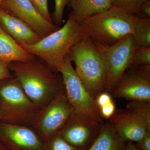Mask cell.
Masks as SVG:
<instances>
[{
	"label": "cell",
	"instance_id": "6da1fadb",
	"mask_svg": "<svg viewBox=\"0 0 150 150\" xmlns=\"http://www.w3.org/2000/svg\"><path fill=\"white\" fill-rule=\"evenodd\" d=\"M9 67L27 96L39 108L64 88L62 75L36 60L12 62Z\"/></svg>",
	"mask_w": 150,
	"mask_h": 150
},
{
	"label": "cell",
	"instance_id": "7a4b0ae2",
	"mask_svg": "<svg viewBox=\"0 0 150 150\" xmlns=\"http://www.w3.org/2000/svg\"><path fill=\"white\" fill-rule=\"evenodd\" d=\"M138 16L113 6L86 19L80 24L84 35L95 43L110 46L127 35L133 34Z\"/></svg>",
	"mask_w": 150,
	"mask_h": 150
},
{
	"label": "cell",
	"instance_id": "3957f363",
	"mask_svg": "<svg viewBox=\"0 0 150 150\" xmlns=\"http://www.w3.org/2000/svg\"><path fill=\"white\" fill-rule=\"evenodd\" d=\"M84 36L80 24L72 11L64 25L33 45H21L25 51L43 60L48 68L59 73L60 67L71 48Z\"/></svg>",
	"mask_w": 150,
	"mask_h": 150
},
{
	"label": "cell",
	"instance_id": "277c9868",
	"mask_svg": "<svg viewBox=\"0 0 150 150\" xmlns=\"http://www.w3.org/2000/svg\"><path fill=\"white\" fill-rule=\"evenodd\" d=\"M68 56L75 64L78 77L95 99L105 91L107 80L106 64L95 43L84 35L71 48Z\"/></svg>",
	"mask_w": 150,
	"mask_h": 150
},
{
	"label": "cell",
	"instance_id": "5b68a950",
	"mask_svg": "<svg viewBox=\"0 0 150 150\" xmlns=\"http://www.w3.org/2000/svg\"><path fill=\"white\" fill-rule=\"evenodd\" d=\"M40 108L13 76L0 81V118L7 123L31 126Z\"/></svg>",
	"mask_w": 150,
	"mask_h": 150
},
{
	"label": "cell",
	"instance_id": "8992f818",
	"mask_svg": "<svg viewBox=\"0 0 150 150\" xmlns=\"http://www.w3.org/2000/svg\"><path fill=\"white\" fill-rule=\"evenodd\" d=\"M66 96L76 114L103 124V118L100 114L96 100L92 96L75 72L72 62L67 55L60 67Z\"/></svg>",
	"mask_w": 150,
	"mask_h": 150
},
{
	"label": "cell",
	"instance_id": "52a82bcc",
	"mask_svg": "<svg viewBox=\"0 0 150 150\" xmlns=\"http://www.w3.org/2000/svg\"><path fill=\"white\" fill-rule=\"evenodd\" d=\"M74 113L64 88L40 108L31 126L44 142L58 133Z\"/></svg>",
	"mask_w": 150,
	"mask_h": 150
},
{
	"label": "cell",
	"instance_id": "ba28073f",
	"mask_svg": "<svg viewBox=\"0 0 150 150\" xmlns=\"http://www.w3.org/2000/svg\"><path fill=\"white\" fill-rule=\"evenodd\" d=\"M95 43L107 68V80L105 91L110 93L131 66L133 55L137 48L134 44V36L133 34L127 35L118 43L110 46Z\"/></svg>",
	"mask_w": 150,
	"mask_h": 150
},
{
	"label": "cell",
	"instance_id": "9c48e42d",
	"mask_svg": "<svg viewBox=\"0 0 150 150\" xmlns=\"http://www.w3.org/2000/svg\"><path fill=\"white\" fill-rule=\"evenodd\" d=\"M113 96L130 101L150 102V65L131 67L112 92Z\"/></svg>",
	"mask_w": 150,
	"mask_h": 150
},
{
	"label": "cell",
	"instance_id": "30bf717a",
	"mask_svg": "<svg viewBox=\"0 0 150 150\" xmlns=\"http://www.w3.org/2000/svg\"><path fill=\"white\" fill-rule=\"evenodd\" d=\"M103 124L74 112L58 133L74 147L87 150L99 134Z\"/></svg>",
	"mask_w": 150,
	"mask_h": 150
},
{
	"label": "cell",
	"instance_id": "8fae6325",
	"mask_svg": "<svg viewBox=\"0 0 150 150\" xmlns=\"http://www.w3.org/2000/svg\"><path fill=\"white\" fill-rule=\"evenodd\" d=\"M0 142L7 150H43L44 142L28 126L0 121Z\"/></svg>",
	"mask_w": 150,
	"mask_h": 150
},
{
	"label": "cell",
	"instance_id": "7c38bea8",
	"mask_svg": "<svg viewBox=\"0 0 150 150\" xmlns=\"http://www.w3.org/2000/svg\"><path fill=\"white\" fill-rule=\"evenodd\" d=\"M1 8L24 22L42 38L61 28L42 16L29 0H3Z\"/></svg>",
	"mask_w": 150,
	"mask_h": 150
},
{
	"label": "cell",
	"instance_id": "4fadbf2b",
	"mask_svg": "<svg viewBox=\"0 0 150 150\" xmlns=\"http://www.w3.org/2000/svg\"><path fill=\"white\" fill-rule=\"evenodd\" d=\"M109 122L119 137L126 142L137 143L150 132L139 119L126 109L115 110Z\"/></svg>",
	"mask_w": 150,
	"mask_h": 150
},
{
	"label": "cell",
	"instance_id": "5bb4252c",
	"mask_svg": "<svg viewBox=\"0 0 150 150\" xmlns=\"http://www.w3.org/2000/svg\"><path fill=\"white\" fill-rule=\"evenodd\" d=\"M0 26L20 45H33L42 38L24 22L1 8Z\"/></svg>",
	"mask_w": 150,
	"mask_h": 150
},
{
	"label": "cell",
	"instance_id": "9a60e30c",
	"mask_svg": "<svg viewBox=\"0 0 150 150\" xmlns=\"http://www.w3.org/2000/svg\"><path fill=\"white\" fill-rule=\"evenodd\" d=\"M35 60V56L25 51L0 26V61L11 64Z\"/></svg>",
	"mask_w": 150,
	"mask_h": 150
},
{
	"label": "cell",
	"instance_id": "2e32d148",
	"mask_svg": "<svg viewBox=\"0 0 150 150\" xmlns=\"http://www.w3.org/2000/svg\"><path fill=\"white\" fill-rule=\"evenodd\" d=\"M69 6L76 21L80 24L86 19L109 9L111 0H69Z\"/></svg>",
	"mask_w": 150,
	"mask_h": 150
},
{
	"label": "cell",
	"instance_id": "e0dca14e",
	"mask_svg": "<svg viewBox=\"0 0 150 150\" xmlns=\"http://www.w3.org/2000/svg\"><path fill=\"white\" fill-rule=\"evenodd\" d=\"M126 144L108 122L103 124L99 134L87 150H125Z\"/></svg>",
	"mask_w": 150,
	"mask_h": 150
},
{
	"label": "cell",
	"instance_id": "ac0fdd59",
	"mask_svg": "<svg viewBox=\"0 0 150 150\" xmlns=\"http://www.w3.org/2000/svg\"><path fill=\"white\" fill-rule=\"evenodd\" d=\"M133 35L136 48L150 47V18L138 16Z\"/></svg>",
	"mask_w": 150,
	"mask_h": 150
},
{
	"label": "cell",
	"instance_id": "d6986e66",
	"mask_svg": "<svg viewBox=\"0 0 150 150\" xmlns=\"http://www.w3.org/2000/svg\"><path fill=\"white\" fill-rule=\"evenodd\" d=\"M126 109L139 119L150 131V102L130 101L126 105Z\"/></svg>",
	"mask_w": 150,
	"mask_h": 150
},
{
	"label": "cell",
	"instance_id": "ffe728a7",
	"mask_svg": "<svg viewBox=\"0 0 150 150\" xmlns=\"http://www.w3.org/2000/svg\"><path fill=\"white\" fill-rule=\"evenodd\" d=\"M43 150H80L69 144L58 133L44 142Z\"/></svg>",
	"mask_w": 150,
	"mask_h": 150
},
{
	"label": "cell",
	"instance_id": "44dd1931",
	"mask_svg": "<svg viewBox=\"0 0 150 150\" xmlns=\"http://www.w3.org/2000/svg\"><path fill=\"white\" fill-rule=\"evenodd\" d=\"M145 65H150V47L136 48L130 67Z\"/></svg>",
	"mask_w": 150,
	"mask_h": 150
},
{
	"label": "cell",
	"instance_id": "7402d4cb",
	"mask_svg": "<svg viewBox=\"0 0 150 150\" xmlns=\"http://www.w3.org/2000/svg\"><path fill=\"white\" fill-rule=\"evenodd\" d=\"M113 6L121 8L136 14L139 15L140 7L149 0H111Z\"/></svg>",
	"mask_w": 150,
	"mask_h": 150
},
{
	"label": "cell",
	"instance_id": "603a6c76",
	"mask_svg": "<svg viewBox=\"0 0 150 150\" xmlns=\"http://www.w3.org/2000/svg\"><path fill=\"white\" fill-rule=\"evenodd\" d=\"M69 0H55V8L52 20L56 25L60 26L62 24L64 11L66 6H69Z\"/></svg>",
	"mask_w": 150,
	"mask_h": 150
},
{
	"label": "cell",
	"instance_id": "cb8c5ba5",
	"mask_svg": "<svg viewBox=\"0 0 150 150\" xmlns=\"http://www.w3.org/2000/svg\"><path fill=\"white\" fill-rule=\"evenodd\" d=\"M38 12L48 21L53 22L48 8V0H29Z\"/></svg>",
	"mask_w": 150,
	"mask_h": 150
},
{
	"label": "cell",
	"instance_id": "d4e9b609",
	"mask_svg": "<svg viewBox=\"0 0 150 150\" xmlns=\"http://www.w3.org/2000/svg\"><path fill=\"white\" fill-rule=\"evenodd\" d=\"M99 109L100 114L103 119L109 120L114 114L116 110L115 103L113 101L100 108Z\"/></svg>",
	"mask_w": 150,
	"mask_h": 150
},
{
	"label": "cell",
	"instance_id": "484cf974",
	"mask_svg": "<svg viewBox=\"0 0 150 150\" xmlns=\"http://www.w3.org/2000/svg\"><path fill=\"white\" fill-rule=\"evenodd\" d=\"M95 100L96 104L99 108L113 101L112 96L109 93L106 91H103L100 93L96 97Z\"/></svg>",
	"mask_w": 150,
	"mask_h": 150
},
{
	"label": "cell",
	"instance_id": "4316f807",
	"mask_svg": "<svg viewBox=\"0 0 150 150\" xmlns=\"http://www.w3.org/2000/svg\"><path fill=\"white\" fill-rule=\"evenodd\" d=\"M10 63L0 61V81L12 77L10 69Z\"/></svg>",
	"mask_w": 150,
	"mask_h": 150
},
{
	"label": "cell",
	"instance_id": "83f0119b",
	"mask_svg": "<svg viewBox=\"0 0 150 150\" xmlns=\"http://www.w3.org/2000/svg\"><path fill=\"white\" fill-rule=\"evenodd\" d=\"M134 144L139 150H150V132Z\"/></svg>",
	"mask_w": 150,
	"mask_h": 150
},
{
	"label": "cell",
	"instance_id": "f1b7e54d",
	"mask_svg": "<svg viewBox=\"0 0 150 150\" xmlns=\"http://www.w3.org/2000/svg\"><path fill=\"white\" fill-rule=\"evenodd\" d=\"M139 16L150 18V0L142 4L140 7Z\"/></svg>",
	"mask_w": 150,
	"mask_h": 150
},
{
	"label": "cell",
	"instance_id": "f546056e",
	"mask_svg": "<svg viewBox=\"0 0 150 150\" xmlns=\"http://www.w3.org/2000/svg\"><path fill=\"white\" fill-rule=\"evenodd\" d=\"M125 150H139L138 149L135 144L132 142H126Z\"/></svg>",
	"mask_w": 150,
	"mask_h": 150
},
{
	"label": "cell",
	"instance_id": "4dcf8cb0",
	"mask_svg": "<svg viewBox=\"0 0 150 150\" xmlns=\"http://www.w3.org/2000/svg\"><path fill=\"white\" fill-rule=\"evenodd\" d=\"M0 150H7L6 148L3 146L2 144L0 142Z\"/></svg>",
	"mask_w": 150,
	"mask_h": 150
},
{
	"label": "cell",
	"instance_id": "1f68e13d",
	"mask_svg": "<svg viewBox=\"0 0 150 150\" xmlns=\"http://www.w3.org/2000/svg\"><path fill=\"white\" fill-rule=\"evenodd\" d=\"M3 0H0V8H1V4Z\"/></svg>",
	"mask_w": 150,
	"mask_h": 150
},
{
	"label": "cell",
	"instance_id": "d6a6232c",
	"mask_svg": "<svg viewBox=\"0 0 150 150\" xmlns=\"http://www.w3.org/2000/svg\"><path fill=\"white\" fill-rule=\"evenodd\" d=\"M1 121V118H0V121Z\"/></svg>",
	"mask_w": 150,
	"mask_h": 150
}]
</instances>
